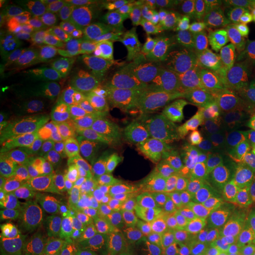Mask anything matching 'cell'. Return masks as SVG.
I'll return each instance as SVG.
<instances>
[{
	"label": "cell",
	"mask_w": 255,
	"mask_h": 255,
	"mask_svg": "<svg viewBox=\"0 0 255 255\" xmlns=\"http://www.w3.org/2000/svg\"><path fill=\"white\" fill-rule=\"evenodd\" d=\"M246 105L237 102L209 100L201 111L200 136L222 137L232 133L244 117Z\"/></svg>",
	"instance_id": "14"
},
{
	"label": "cell",
	"mask_w": 255,
	"mask_h": 255,
	"mask_svg": "<svg viewBox=\"0 0 255 255\" xmlns=\"http://www.w3.org/2000/svg\"><path fill=\"white\" fill-rule=\"evenodd\" d=\"M117 248L105 246H58L43 255H117Z\"/></svg>",
	"instance_id": "31"
},
{
	"label": "cell",
	"mask_w": 255,
	"mask_h": 255,
	"mask_svg": "<svg viewBox=\"0 0 255 255\" xmlns=\"http://www.w3.org/2000/svg\"><path fill=\"white\" fill-rule=\"evenodd\" d=\"M188 151V143H152L132 152L127 159V167L138 175L155 195H158L167 191L174 183Z\"/></svg>",
	"instance_id": "8"
},
{
	"label": "cell",
	"mask_w": 255,
	"mask_h": 255,
	"mask_svg": "<svg viewBox=\"0 0 255 255\" xmlns=\"http://www.w3.org/2000/svg\"><path fill=\"white\" fill-rule=\"evenodd\" d=\"M164 5V4H163ZM190 15L165 6L145 32V39L155 53L173 52L181 31Z\"/></svg>",
	"instance_id": "19"
},
{
	"label": "cell",
	"mask_w": 255,
	"mask_h": 255,
	"mask_svg": "<svg viewBox=\"0 0 255 255\" xmlns=\"http://www.w3.org/2000/svg\"><path fill=\"white\" fill-rule=\"evenodd\" d=\"M121 77L133 85L137 90L158 107L163 108L173 103L180 97V94L168 84L149 64H138L132 68L121 71Z\"/></svg>",
	"instance_id": "15"
},
{
	"label": "cell",
	"mask_w": 255,
	"mask_h": 255,
	"mask_svg": "<svg viewBox=\"0 0 255 255\" xmlns=\"http://www.w3.org/2000/svg\"><path fill=\"white\" fill-rule=\"evenodd\" d=\"M98 44L105 56L121 70L138 65L145 53L144 39L139 34L120 28L111 32Z\"/></svg>",
	"instance_id": "16"
},
{
	"label": "cell",
	"mask_w": 255,
	"mask_h": 255,
	"mask_svg": "<svg viewBox=\"0 0 255 255\" xmlns=\"http://www.w3.org/2000/svg\"><path fill=\"white\" fill-rule=\"evenodd\" d=\"M148 64L175 90L188 76L196 72L174 52L154 53Z\"/></svg>",
	"instance_id": "26"
},
{
	"label": "cell",
	"mask_w": 255,
	"mask_h": 255,
	"mask_svg": "<svg viewBox=\"0 0 255 255\" xmlns=\"http://www.w3.org/2000/svg\"><path fill=\"white\" fill-rule=\"evenodd\" d=\"M162 2L189 15L225 14L248 11L255 7L253 2L238 0H165Z\"/></svg>",
	"instance_id": "25"
},
{
	"label": "cell",
	"mask_w": 255,
	"mask_h": 255,
	"mask_svg": "<svg viewBox=\"0 0 255 255\" xmlns=\"http://www.w3.org/2000/svg\"><path fill=\"white\" fill-rule=\"evenodd\" d=\"M145 133V121L132 115L114 113L100 117L97 124L98 157L115 156L128 150Z\"/></svg>",
	"instance_id": "12"
},
{
	"label": "cell",
	"mask_w": 255,
	"mask_h": 255,
	"mask_svg": "<svg viewBox=\"0 0 255 255\" xmlns=\"http://www.w3.org/2000/svg\"><path fill=\"white\" fill-rule=\"evenodd\" d=\"M247 11L225 14L190 15L173 52L194 71L208 76L226 62L247 33Z\"/></svg>",
	"instance_id": "3"
},
{
	"label": "cell",
	"mask_w": 255,
	"mask_h": 255,
	"mask_svg": "<svg viewBox=\"0 0 255 255\" xmlns=\"http://www.w3.org/2000/svg\"><path fill=\"white\" fill-rule=\"evenodd\" d=\"M91 76L78 65L77 63L71 62V60H58L56 62L55 66V78L62 82L71 83V84L81 85L83 82L87 81Z\"/></svg>",
	"instance_id": "30"
},
{
	"label": "cell",
	"mask_w": 255,
	"mask_h": 255,
	"mask_svg": "<svg viewBox=\"0 0 255 255\" xmlns=\"http://www.w3.org/2000/svg\"><path fill=\"white\" fill-rule=\"evenodd\" d=\"M55 184L70 199L88 205H139L155 196L151 188L129 169H91L58 177Z\"/></svg>",
	"instance_id": "4"
},
{
	"label": "cell",
	"mask_w": 255,
	"mask_h": 255,
	"mask_svg": "<svg viewBox=\"0 0 255 255\" xmlns=\"http://www.w3.org/2000/svg\"><path fill=\"white\" fill-rule=\"evenodd\" d=\"M17 66L20 79L36 87L55 78L56 62L44 55L36 43L18 53Z\"/></svg>",
	"instance_id": "22"
},
{
	"label": "cell",
	"mask_w": 255,
	"mask_h": 255,
	"mask_svg": "<svg viewBox=\"0 0 255 255\" xmlns=\"http://www.w3.org/2000/svg\"><path fill=\"white\" fill-rule=\"evenodd\" d=\"M120 73L117 75L114 87L111 110L116 113L132 115L145 122H155L161 115L162 108L152 103L146 96L137 90L130 83L124 81Z\"/></svg>",
	"instance_id": "18"
},
{
	"label": "cell",
	"mask_w": 255,
	"mask_h": 255,
	"mask_svg": "<svg viewBox=\"0 0 255 255\" xmlns=\"http://www.w3.org/2000/svg\"><path fill=\"white\" fill-rule=\"evenodd\" d=\"M253 15L255 17V8H254V11H253Z\"/></svg>",
	"instance_id": "38"
},
{
	"label": "cell",
	"mask_w": 255,
	"mask_h": 255,
	"mask_svg": "<svg viewBox=\"0 0 255 255\" xmlns=\"http://www.w3.org/2000/svg\"><path fill=\"white\" fill-rule=\"evenodd\" d=\"M79 40L81 38L76 32L69 30V28H63L36 44L43 51L44 55L49 57L53 62H58L69 56L79 45Z\"/></svg>",
	"instance_id": "27"
},
{
	"label": "cell",
	"mask_w": 255,
	"mask_h": 255,
	"mask_svg": "<svg viewBox=\"0 0 255 255\" xmlns=\"http://www.w3.org/2000/svg\"><path fill=\"white\" fill-rule=\"evenodd\" d=\"M231 229L240 237L255 242V215L248 213L240 221L235 223Z\"/></svg>",
	"instance_id": "32"
},
{
	"label": "cell",
	"mask_w": 255,
	"mask_h": 255,
	"mask_svg": "<svg viewBox=\"0 0 255 255\" xmlns=\"http://www.w3.org/2000/svg\"><path fill=\"white\" fill-rule=\"evenodd\" d=\"M244 120L246 121L248 126L251 128L252 139L251 143L255 144V103L246 105V109L244 113Z\"/></svg>",
	"instance_id": "34"
},
{
	"label": "cell",
	"mask_w": 255,
	"mask_h": 255,
	"mask_svg": "<svg viewBox=\"0 0 255 255\" xmlns=\"http://www.w3.org/2000/svg\"><path fill=\"white\" fill-rule=\"evenodd\" d=\"M63 28L62 25L50 15L24 11L15 13L9 19L1 34L7 38L18 55L26 46L45 39Z\"/></svg>",
	"instance_id": "13"
},
{
	"label": "cell",
	"mask_w": 255,
	"mask_h": 255,
	"mask_svg": "<svg viewBox=\"0 0 255 255\" xmlns=\"http://www.w3.org/2000/svg\"><path fill=\"white\" fill-rule=\"evenodd\" d=\"M103 4L110 8L115 14L138 4L141 0H102Z\"/></svg>",
	"instance_id": "33"
},
{
	"label": "cell",
	"mask_w": 255,
	"mask_h": 255,
	"mask_svg": "<svg viewBox=\"0 0 255 255\" xmlns=\"http://www.w3.org/2000/svg\"><path fill=\"white\" fill-rule=\"evenodd\" d=\"M66 122L68 121L51 119L32 130L18 145L13 154L8 157L7 165H6L8 170L13 171V173L18 171L25 164L31 162L37 155H39L52 141L53 137L63 129Z\"/></svg>",
	"instance_id": "20"
},
{
	"label": "cell",
	"mask_w": 255,
	"mask_h": 255,
	"mask_svg": "<svg viewBox=\"0 0 255 255\" xmlns=\"http://www.w3.org/2000/svg\"><path fill=\"white\" fill-rule=\"evenodd\" d=\"M203 255H223V254L221 253V252H220V250L218 247H216V245H215L214 247H212L209 251H207Z\"/></svg>",
	"instance_id": "36"
},
{
	"label": "cell",
	"mask_w": 255,
	"mask_h": 255,
	"mask_svg": "<svg viewBox=\"0 0 255 255\" xmlns=\"http://www.w3.org/2000/svg\"><path fill=\"white\" fill-rule=\"evenodd\" d=\"M38 6L78 34L81 41H101L116 30V14L98 0H49Z\"/></svg>",
	"instance_id": "7"
},
{
	"label": "cell",
	"mask_w": 255,
	"mask_h": 255,
	"mask_svg": "<svg viewBox=\"0 0 255 255\" xmlns=\"http://www.w3.org/2000/svg\"><path fill=\"white\" fill-rule=\"evenodd\" d=\"M163 8L162 1L141 0L137 5L116 13V28L133 33L146 32Z\"/></svg>",
	"instance_id": "24"
},
{
	"label": "cell",
	"mask_w": 255,
	"mask_h": 255,
	"mask_svg": "<svg viewBox=\"0 0 255 255\" xmlns=\"http://www.w3.org/2000/svg\"><path fill=\"white\" fill-rule=\"evenodd\" d=\"M254 49H255V44H254Z\"/></svg>",
	"instance_id": "39"
},
{
	"label": "cell",
	"mask_w": 255,
	"mask_h": 255,
	"mask_svg": "<svg viewBox=\"0 0 255 255\" xmlns=\"http://www.w3.org/2000/svg\"><path fill=\"white\" fill-rule=\"evenodd\" d=\"M56 108L36 85L23 79L2 81L0 131L7 154L11 156L32 130L52 119Z\"/></svg>",
	"instance_id": "5"
},
{
	"label": "cell",
	"mask_w": 255,
	"mask_h": 255,
	"mask_svg": "<svg viewBox=\"0 0 255 255\" xmlns=\"http://www.w3.org/2000/svg\"><path fill=\"white\" fill-rule=\"evenodd\" d=\"M247 197L212 175L201 174L181 191L174 213L191 227L214 237L251 213Z\"/></svg>",
	"instance_id": "2"
},
{
	"label": "cell",
	"mask_w": 255,
	"mask_h": 255,
	"mask_svg": "<svg viewBox=\"0 0 255 255\" xmlns=\"http://www.w3.org/2000/svg\"><path fill=\"white\" fill-rule=\"evenodd\" d=\"M237 103L242 105H250L255 103V89L250 92H247V94H245L244 96H241V97L237 101Z\"/></svg>",
	"instance_id": "35"
},
{
	"label": "cell",
	"mask_w": 255,
	"mask_h": 255,
	"mask_svg": "<svg viewBox=\"0 0 255 255\" xmlns=\"http://www.w3.org/2000/svg\"><path fill=\"white\" fill-rule=\"evenodd\" d=\"M64 59L77 63L91 77L101 75H116L123 71L105 56L97 41H82Z\"/></svg>",
	"instance_id": "23"
},
{
	"label": "cell",
	"mask_w": 255,
	"mask_h": 255,
	"mask_svg": "<svg viewBox=\"0 0 255 255\" xmlns=\"http://www.w3.org/2000/svg\"><path fill=\"white\" fill-rule=\"evenodd\" d=\"M39 91L49 100H60V101H69L75 103L76 98L78 95L77 84H71V83L62 82L59 79H51V81L44 83V84L37 87Z\"/></svg>",
	"instance_id": "29"
},
{
	"label": "cell",
	"mask_w": 255,
	"mask_h": 255,
	"mask_svg": "<svg viewBox=\"0 0 255 255\" xmlns=\"http://www.w3.org/2000/svg\"><path fill=\"white\" fill-rule=\"evenodd\" d=\"M223 255H255V242L240 237L232 229L213 237Z\"/></svg>",
	"instance_id": "28"
},
{
	"label": "cell",
	"mask_w": 255,
	"mask_h": 255,
	"mask_svg": "<svg viewBox=\"0 0 255 255\" xmlns=\"http://www.w3.org/2000/svg\"><path fill=\"white\" fill-rule=\"evenodd\" d=\"M207 155L231 178V186L255 201V144L235 138L207 137L203 142Z\"/></svg>",
	"instance_id": "9"
},
{
	"label": "cell",
	"mask_w": 255,
	"mask_h": 255,
	"mask_svg": "<svg viewBox=\"0 0 255 255\" xmlns=\"http://www.w3.org/2000/svg\"><path fill=\"white\" fill-rule=\"evenodd\" d=\"M152 219L142 205H102L57 213L34 222L50 247L105 246L135 251L151 231Z\"/></svg>",
	"instance_id": "1"
},
{
	"label": "cell",
	"mask_w": 255,
	"mask_h": 255,
	"mask_svg": "<svg viewBox=\"0 0 255 255\" xmlns=\"http://www.w3.org/2000/svg\"><path fill=\"white\" fill-rule=\"evenodd\" d=\"M255 89V57L229 58L208 73L209 100L237 102Z\"/></svg>",
	"instance_id": "11"
},
{
	"label": "cell",
	"mask_w": 255,
	"mask_h": 255,
	"mask_svg": "<svg viewBox=\"0 0 255 255\" xmlns=\"http://www.w3.org/2000/svg\"><path fill=\"white\" fill-rule=\"evenodd\" d=\"M191 226L175 214L159 223L146 250L158 255H187V237Z\"/></svg>",
	"instance_id": "21"
},
{
	"label": "cell",
	"mask_w": 255,
	"mask_h": 255,
	"mask_svg": "<svg viewBox=\"0 0 255 255\" xmlns=\"http://www.w3.org/2000/svg\"><path fill=\"white\" fill-rule=\"evenodd\" d=\"M143 255H158V254L154 253V252H150V251L145 250V252H144V253H143Z\"/></svg>",
	"instance_id": "37"
},
{
	"label": "cell",
	"mask_w": 255,
	"mask_h": 255,
	"mask_svg": "<svg viewBox=\"0 0 255 255\" xmlns=\"http://www.w3.org/2000/svg\"><path fill=\"white\" fill-rule=\"evenodd\" d=\"M97 126L88 120H69L45 149L19 169L24 175H51L97 158Z\"/></svg>",
	"instance_id": "6"
},
{
	"label": "cell",
	"mask_w": 255,
	"mask_h": 255,
	"mask_svg": "<svg viewBox=\"0 0 255 255\" xmlns=\"http://www.w3.org/2000/svg\"><path fill=\"white\" fill-rule=\"evenodd\" d=\"M117 75H101L88 78L79 85L75 104L79 113L104 116L111 110V98Z\"/></svg>",
	"instance_id": "17"
},
{
	"label": "cell",
	"mask_w": 255,
	"mask_h": 255,
	"mask_svg": "<svg viewBox=\"0 0 255 255\" xmlns=\"http://www.w3.org/2000/svg\"><path fill=\"white\" fill-rule=\"evenodd\" d=\"M207 96H180L173 103L162 108L155 122H145V135L158 143L180 144L200 136L201 111Z\"/></svg>",
	"instance_id": "10"
}]
</instances>
